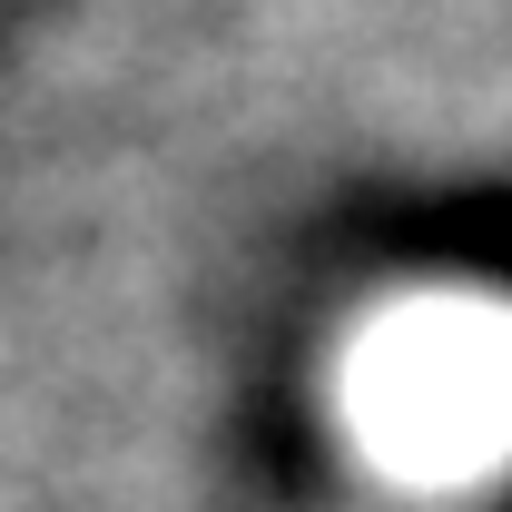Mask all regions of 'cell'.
<instances>
[{"instance_id":"1","label":"cell","mask_w":512,"mask_h":512,"mask_svg":"<svg viewBox=\"0 0 512 512\" xmlns=\"http://www.w3.org/2000/svg\"><path fill=\"white\" fill-rule=\"evenodd\" d=\"M335 424L404 493H473L512 473V296L404 286L335 345Z\"/></svg>"}]
</instances>
